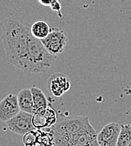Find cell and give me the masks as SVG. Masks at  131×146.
Wrapping results in <instances>:
<instances>
[{"label":"cell","instance_id":"6da1fadb","mask_svg":"<svg viewBox=\"0 0 131 146\" xmlns=\"http://www.w3.org/2000/svg\"><path fill=\"white\" fill-rule=\"evenodd\" d=\"M2 40L8 62L24 73H45L57 58L50 54L41 41L13 15L3 24Z\"/></svg>","mask_w":131,"mask_h":146},{"label":"cell","instance_id":"7a4b0ae2","mask_svg":"<svg viewBox=\"0 0 131 146\" xmlns=\"http://www.w3.org/2000/svg\"><path fill=\"white\" fill-rule=\"evenodd\" d=\"M56 146H100L98 133L88 117H76L57 122L50 129Z\"/></svg>","mask_w":131,"mask_h":146},{"label":"cell","instance_id":"3957f363","mask_svg":"<svg viewBox=\"0 0 131 146\" xmlns=\"http://www.w3.org/2000/svg\"><path fill=\"white\" fill-rule=\"evenodd\" d=\"M41 41L50 54L57 57L64 52L68 38L63 30L52 27L50 34Z\"/></svg>","mask_w":131,"mask_h":146},{"label":"cell","instance_id":"277c9868","mask_svg":"<svg viewBox=\"0 0 131 146\" xmlns=\"http://www.w3.org/2000/svg\"><path fill=\"white\" fill-rule=\"evenodd\" d=\"M32 117L33 114L20 111L16 116L7 121L6 124L11 132L24 136L28 132L35 129L32 123Z\"/></svg>","mask_w":131,"mask_h":146},{"label":"cell","instance_id":"5b68a950","mask_svg":"<svg viewBox=\"0 0 131 146\" xmlns=\"http://www.w3.org/2000/svg\"><path fill=\"white\" fill-rule=\"evenodd\" d=\"M57 123L56 111L50 106L36 110L32 117V123L36 129L50 128Z\"/></svg>","mask_w":131,"mask_h":146},{"label":"cell","instance_id":"8992f818","mask_svg":"<svg viewBox=\"0 0 131 146\" xmlns=\"http://www.w3.org/2000/svg\"><path fill=\"white\" fill-rule=\"evenodd\" d=\"M24 146H54V136L50 130L34 129L23 137Z\"/></svg>","mask_w":131,"mask_h":146},{"label":"cell","instance_id":"52a82bcc","mask_svg":"<svg viewBox=\"0 0 131 146\" xmlns=\"http://www.w3.org/2000/svg\"><path fill=\"white\" fill-rule=\"evenodd\" d=\"M121 125L117 123H110L105 125L98 133V143L100 146H116L119 136Z\"/></svg>","mask_w":131,"mask_h":146},{"label":"cell","instance_id":"ba28073f","mask_svg":"<svg viewBox=\"0 0 131 146\" xmlns=\"http://www.w3.org/2000/svg\"><path fill=\"white\" fill-rule=\"evenodd\" d=\"M20 111L18 98L13 94H9L0 102V120L7 122Z\"/></svg>","mask_w":131,"mask_h":146},{"label":"cell","instance_id":"9c48e42d","mask_svg":"<svg viewBox=\"0 0 131 146\" xmlns=\"http://www.w3.org/2000/svg\"><path fill=\"white\" fill-rule=\"evenodd\" d=\"M48 87L54 96L61 97L70 90L71 82L65 74L55 73L48 80Z\"/></svg>","mask_w":131,"mask_h":146},{"label":"cell","instance_id":"30bf717a","mask_svg":"<svg viewBox=\"0 0 131 146\" xmlns=\"http://www.w3.org/2000/svg\"><path fill=\"white\" fill-rule=\"evenodd\" d=\"M18 102L20 108V111L34 114L35 111V106H34V102H33V96H32V92L30 89L25 88L21 90L18 96Z\"/></svg>","mask_w":131,"mask_h":146},{"label":"cell","instance_id":"8fae6325","mask_svg":"<svg viewBox=\"0 0 131 146\" xmlns=\"http://www.w3.org/2000/svg\"><path fill=\"white\" fill-rule=\"evenodd\" d=\"M50 31L51 27L48 25V23L44 21H35L30 28L32 35L39 40L45 38L50 34Z\"/></svg>","mask_w":131,"mask_h":146},{"label":"cell","instance_id":"7c38bea8","mask_svg":"<svg viewBox=\"0 0 131 146\" xmlns=\"http://www.w3.org/2000/svg\"><path fill=\"white\" fill-rule=\"evenodd\" d=\"M31 92H32V96H33V102H34V106H35V111L42 108V107H45L48 105V100L45 95L43 91L36 87V86H32L30 88Z\"/></svg>","mask_w":131,"mask_h":146},{"label":"cell","instance_id":"4fadbf2b","mask_svg":"<svg viewBox=\"0 0 131 146\" xmlns=\"http://www.w3.org/2000/svg\"><path fill=\"white\" fill-rule=\"evenodd\" d=\"M131 141V124L121 125L119 136L116 146H128Z\"/></svg>","mask_w":131,"mask_h":146},{"label":"cell","instance_id":"5bb4252c","mask_svg":"<svg viewBox=\"0 0 131 146\" xmlns=\"http://www.w3.org/2000/svg\"><path fill=\"white\" fill-rule=\"evenodd\" d=\"M50 8L53 11L57 12L58 16H59L60 18H62V20H64L63 15H62V4H61L60 1H58V2H56V3H54V4H52Z\"/></svg>","mask_w":131,"mask_h":146},{"label":"cell","instance_id":"9a60e30c","mask_svg":"<svg viewBox=\"0 0 131 146\" xmlns=\"http://www.w3.org/2000/svg\"><path fill=\"white\" fill-rule=\"evenodd\" d=\"M59 0H38V2L45 7H50L52 4H54L55 3L58 2Z\"/></svg>","mask_w":131,"mask_h":146},{"label":"cell","instance_id":"2e32d148","mask_svg":"<svg viewBox=\"0 0 131 146\" xmlns=\"http://www.w3.org/2000/svg\"><path fill=\"white\" fill-rule=\"evenodd\" d=\"M128 146H131V141H130V145H129Z\"/></svg>","mask_w":131,"mask_h":146},{"label":"cell","instance_id":"e0dca14e","mask_svg":"<svg viewBox=\"0 0 131 146\" xmlns=\"http://www.w3.org/2000/svg\"><path fill=\"white\" fill-rule=\"evenodd\" d=\"M54 146H56V145H54Z\"/></svg>","mask_w":131,"mask_h":146}]
</instances>
